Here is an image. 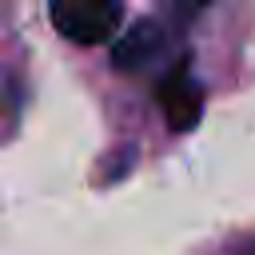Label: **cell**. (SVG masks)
Masks as SVG:
<instances>
[{
    "label": "cell",
    "mask_w": 255,
    "mask_h": 255,
    "mask_svg": "<svg viewBox=\"0 0 255 255\" xmlns=\"http://www.w3.org/2000/svg\"><path fill=\"white\" fill-rule=\"evenodd\" d=\"M203 4H207V0H171L175 12H163V16L155 12V16L139 20V24H131L128 36L112 48V64H116L120 72H155V68L163 64V56L171 52L175 28H183L187 16H195Z\"/></svg>",
    "instance_id": "cell-1"
},
{
    "label": "cell",
    "mask_w": 255,
    "mask_h": 255,
    "mask_svg": "<svg viewBox=\"0 0 255 255\" xmlns=\"http://www.w3.org/2000/svg\"><path fill=\"white\" fill-rule=\"evenodd\" d=\"M48 16L64 40L96 48L116 36L124 8H120V0H48Z\"/></svg>",
    "instance_id": "cell-2"
},
{
    "label": "cell",
    "mask_w": 255,
    "mask_h": 255,
    "mask_svg": "<svg viewBox=\"0 0 255 255\" xmlns=\"http://www.w3.org/2000/svg\"><path fill=\"white\" fill-rule=\"evenodd\" d=\"M155 100H159L171 131H191V128L199 124L203 88H199V80L191 76V64H187V60H175V64L163 72V80L155 84Z\"/></svg>",
    "instance_id": "cell-3"
}]
</instances>
